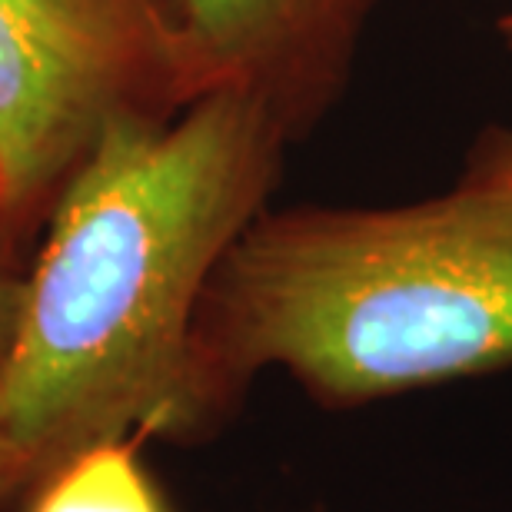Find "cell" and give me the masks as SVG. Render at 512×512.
Wrapping results in <instances>:
<instances>
[{"instance_id":"cell-5","label":"cell","mask_w":512,"mask_h":512,"mask_svg":"<svg viewBox=\"0 0 512 512\" xmlns=\"http://www.w3.org/2000/svg\"><path fill=\"white\" fill-rule=\"evenodd\" d=\"M140 439L80 449L27 489V512H170Z\"/></svg>"},{"instance_id":"cell-6","label":"cell","mask_w":512,"mask_h":512,"mask_svg":"<svg viewBox=\"0 0 512 512\" xmlns=\"http://www.w3.org/2000/svg\"><path fill=\"white\" fill-rule=\"evenodd\" d=\"M7 220L0 213V370H4L10 346H14L20 310H24V290H27V273H20L14 260H10L7 247Z\"/></svg>"},{"instance_id":"cell-2","label":"cell","mask_w":512,"mask_h":512,"mask_svg":"<svg viewBox=\"0 0 512 512\" xmlns=\"http://www.w3.org/2000/svg\"><path fill=\"white\" fill-rule=\"evenodd\" d=\"M509 366L512 124H486L423 200L266 207L240 233L193 326V443L266 370L350 413Z\"/></svg>"},{"instance_id":"cell-7","label":"cell","mask_w":512,"mask_h":512,"mask_svg":"<svg viewBox=\"0 0 512 512\" xmlns=\"http://www.w3.org/2000/svg\"><path fill=\"white\" fill-rule=\"evenodd\" d=\"M24 493V476H20V459L17 449L10 443L7 429H4V409H0V506L7 499H14Z\"/></svg>"},{"instance_id":"cell-3","label":"cell","mask_w":512,"mask_h":512,"mask_svg":"<svg viewBox=\"0 0 512 512\" xmlns=\"http://www.w3.org/2000/svg\"><path fill=\"white\" fill-rule=\"evenodd\" d=\"M183 107L160 0H0V213L54 203L117 117Z\"/></svg>"},{"instance_id":"cell-4","label":"cell","mask_w":512,"mask_h":512,"mask_svg":"<svg viewBox=\"0 0 512 512\" xmlns=\"http://www.w3.org/2000/svg\"><path fill=\"white\" fill-rule=\"evenodd\" d=\"M183 104L243 90L300 143L343 104L386 0H160Z\"/></svg>"},{"instance_id":"cell-1","label":"cell","mask_w":512,"mask_h":512,"mask_svg":"<svg viewBox=\"0 0 512 512\" xmlns=\"http://www.w3.org/2000/svg\"><path fill=\"white\" fill-rule=\"evenodd\" d=\"M290 137L243 90L117 117L50 203L0 370L24 493L80 449L193 443L190 366L203 293L270 207Z\"/></svg>"},{"instance_id":"cell-8","label":"cell","mask_w":512,"mask_h":512,"mask_svg":"<svg viewBox=\"0 0 512 512\" xmlns=\"http://www.w3.org/2000/svg\"><path fill=\"white\" fill-rule=\"evenodd\" d=\"M496 34L503 37L506 50H512V10H509V14H503V17L496 20Z\"/></svg>"}]
</instances>
